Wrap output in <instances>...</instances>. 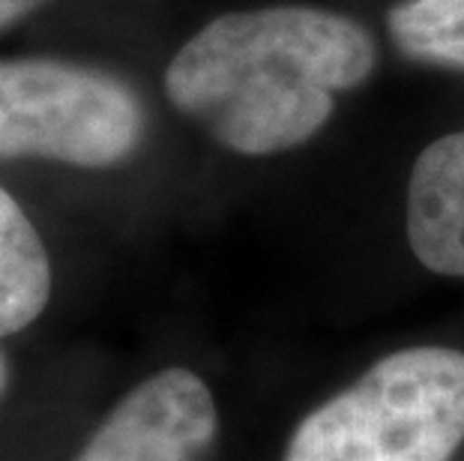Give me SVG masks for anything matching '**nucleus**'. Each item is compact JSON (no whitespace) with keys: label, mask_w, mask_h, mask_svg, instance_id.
Returning <instances> with one entry per match:
<instances>
[{"label":"nucleus","mask_w":464,"mask_h":461,"mask_svg":"<svg viewBox=\"0 0 464 461\" xmlns=\"http://www.w3.org/2000/svg\"><path fill=\"white\" fill-rule=\"evenodd\" d=\"M374 63V36L351 15L300 4L246 9L183 43L165 96L225 150L276 156L309 144Z\"/></svg>","instance_id":"f257e3e1"},{"label":"nucleus","mask_w":464,"mask_h":461,"mask_svg":"<svg viewBox=\"0 0 464 461\" xmlns=\"http://www.w3.org/2000/svg\"><path fill=\"white\" fill-rule=\"evenodd\" d=\"M464 444V354L408 348L314 408L285 461H450Z\"/></svg>","instance_id":"f03ea898"},{"label":"nucleus","mask_w":464,"mask_h":461,"mask_svg":"<svg viewBox=\"0 0 464 461\" xmlns=\"http://www.w3.org/2000/svg\"><path fill=\"white\" fill-rule=\"evenodd\" d=\"M144 132V102L121 75L66 57H0V159L111 168Z\"/></svg>","instance_id":"7ed1b4c3"},{"label":"nucleus","mask_w":464,"mask_h":461,"mask_svg":"<svg viewBox=\"0 0 464 461\" xmlns=\"http://www.w3.org/2000/svg\"><path fill=\"white\" fill-rule=\"evenodd\" d=\"M216 431L210 387L189 369L168 366L126 392L72 461H204Z\"/></svg>","instance_id":"20e7f679"},{"label":"nucleus","mask_w":464,"mask_h":461,"mask_svg":"<svg viewBox=\"0 0 464 461\" xmlns=\"http://www.w3.org/2000/svg\"><path fill=\"white\" fill-rule=\"evenodd\" d=\"M408 243L426 270L464 279V130L431 141L413 162Z\"/></svg>","instance_id":"39448f33"},{"label":"nucleus","mask_w":464,"mask_h":461,"mask_svg":"<svg viewBox=\"0 0 464 461\" xmlns=\"http://www.w3.org/2000/svg\"><path fill=\"white\" fill-rule=\"evenodd\" d=\"M52 300V258L31 216L0 186V339L15 336Z\"/></svg>","instance_id":"423d86ee"},{"label":"nucleus","mask_w":464,"mask_h":461,"mask_svg":"<svg viewBox=\"0 0 464 461\" xmlns=\"http://www.w3.org/2000/svg\"><path fill=\"white\" fill-rule=\"evenodd\" d=\"M387 31L408 61L464 72V0H401L387 13Z\"/></svg>","instance_id":"0eeeda50"},{"label":"nucleus","mask_w":464,"mask_h":461,"mask_svg":"<svg viewBox=\"0 0 464 461\" xmlns=\"http://www.w3.org/2000/svg\"><path fill=\"white\" fill-rule=\"evenodd\" d=\"M48 0H0V34L24 22L27 15H34L39 6H45Z\"/></svg>","instance_id":"6e6552de"},{"label":"nucleus","mask_w":464,"mask_h":461,"mask_svg":"<svg viewBox=\"0 0 464 461\" xmlns=\"http://www.w3.org/2000/svg\"><path fill=\"white\" fill-rule=\"evenodd\" d=\"M9 380H13V369H9V357L0 351V401L9 392Z\"/></svg>","instance_id":"1a4fd4ad"}]
</instances>
